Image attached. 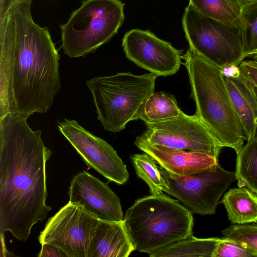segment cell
Masks as SVG:
<instances>
[{"label":"cell","mask_w":257,"mask_h":257,"mask_svg":"<svg viewBox=\"0 0 257 257\" xmlns=\"http://www.w3.org/2000/svg\"><path fill=\"white\" fill-rule=\"evenodd\" d=\"M28 117L10 112L0 118V234L9 231L23 241L52 209L46 204V164L52 152Z\"/></svg>","instance_id":"cell-1"},{"label":"cell","mask_w":257,"mask_h":257,"mask_svg":"<svg viewBox=\"0 0 257 257\" xmlns=\"http://www.w3.org/2000/svg\"><path fill=\"white\" fill-rule=\"evenodd\" d=\"M31 0H17L0 24V51L12 64L13 112L46 113L61 88L59 55L46 27L35 23Z\"/></svg>","instance_id":"cell-2"},{"label":"cell","mask_w":257,"mask_h":257,"mask_svg":"<svg viewBox=\"0 0 257 257\" xmlns=\"http://www.w3.org/2000/svg\"><path fill=\"white\" fill-rule=\"evenodd\" d=\"M195 101L196 114L223 146L238 153L245 135L227 88L223 68L201 56L190 48L181 56Z\"/></svg>","instance_id":"cell-3"},{"label":"cell","mask_w":257,"mask_h":257,"mask_svg":"<svg viewBox=\"0 0 257 257\" xmlns=\"http://www.w3.org/2000/svg\"><path fill=\"white\" fill-rule=\"evenodd\" d=\"M193 220L187 207L162 193L137 200L122 221L135 250L150 255L192 234Z\"/></svg>","instance_id":"cell-4"},{"label":"cell","mask_w":257,"mask_h":257,"mask_svg":"<svg viewBox=\"0 0 257 257\" xmlns=\"http://www.w3.org/2000/svg\"><path fill=\"white\" fill-rule=\"evenodd\" d=\"M156 75L131 72L99 76L86 81L93 98L97 119L104 129L119 132L131 121L138 120L154 91Z\"/></svg>","instance_id":"cell-5"},{"label":"cell","mask_w":257,"mask_h":257,"mask_svg":"<svg viewBox=\"0 0 257 257\" xmlns=\"http://www.w3.org/2000/svg\"><path fill=\"white\" fill-rule=\"evenodd\" d=\"M124 5L119 0L83 1L60 25L64 54L84 57L108 42L123 23Z\"/></svg>","instance_id":"cell-6"},{"label":"cell","mask_w":257,"mask_h":257,"mask_svg":"<svg viewBox=\"0 0 257 257\" xmlns=\"http://www.w3.org/2000/svg\"><path fill=\"white\" fill-rule=\"evenodd\" d=\"M182 24L189 48L214 64L223 68L239 65L246 58L240 20L222 22L205 16L189 4Z\"/></svg>","instance_id":"cell-7"},{"label":"cell","mask_w":257,"mask_h":257,"mask_svg":"<svg viewBox=\"0 0 257 257\" xmlns=\"http://www.w3.org/2000/svg\"><path fill=\"white\" fill-rule=\"evenodd\" d=\"M165 180L163 192L177 198L193 213H215L219 199L236 180L235 172L223 169L218 163L200 172L178 176L159 166Z\"/></svg>","instance_id":"cell-8"},{"label":"cell","mask_w":257,"mask_h":257,"mask_svg":"<svg viewBox=\"0 0 257 257\" xmlns=\"http://www.w3.org/2000/svg\"><path fill=\"white\" fill-rule=\"evenodd\" d=\"M145 124L146 130L137 138L150 144L202 152L217 159L223 148L196 113L182 111L174 118Z\"/></svg>","instance_id":"cell-9"},{"label":"cell","mask_w":257,"mask_h":257,"mask_svg":"<svg viewBox=\"0 0 257 257\" xmlns=\"http://www.w3.org/2000/svg\"><path fill=\"white\" fill-rule=\"evenodd\" d=\"M99 221L81 206L69 202L48 219L38 240L41 244L58 246L68 257H87Z\"/></svg>","instance_id":"cell-10"},{"label":"cell","mask_w":257,"mask_h":257,"mask_svg":"<svg viewBox=\"0 0 257 257\" xmlns=\"http://www.w3.org/2000/svg\"><path fill=\"white\" fill-rule=\"evenodd\" d=\"M57 125L89 167L118 184L127 181L126 166L106 142L85 130L76 120L65 119Z\"/></svg>","instance_id":"cell-11"},{"label":"cell","mask_w":257,"mask_h":257,"mask_svg":"<svg viewBox=\"0 0 257 257\" xmlns=\"http://www.w3.org/2000/svg\"><path fill=\"white\" fill-rule=\"evenodd\" d=\"M122 47L128 59L158 76L176 74L182 64V51L148 30L127 31Z\"/></svg>","instance_id":"cell-12"},{"label":"cell","mask_w":257,"mask_h":257,"mask_svg":"<svg viewBox=\"0 0 257 257\" xmlns=\"http://www.w3.org/2000/svg\"><path fill=\"white\" fill-rule=\"evenodd\" d=\"M69 202L78 204L100 220L119 222L123 215L120 199L108 185L85 171L72 179Z\"/></svg>","instance_id":"cell-13"},{"label":"cell","mask_w":257,"mask_h":257,"mask_svg":"<svg viewBox=\"0 0 257 257\" xmlns=\"http://www.w3.org/2000/svg\"><path fill=\"white\" fill-rule=\"evenodd\" d=\"M134 143L140 150L153 157L159 166L178 176L197 173L218 163L217 158L202 152L152 145L137 138Z\"/></svg>","instance_id":"cell-14"},{"label":"cell","mask_w":257,"mask_h":257,"mask_svg":"<svg viewBox=\"0 0 257 257\" xmlns=\"http://www.w3.org/2000/svg\"><path fill=\"white\" fill-rule=\"evenodd\" d=\"M135 250L123 221L99 220L87 257H127Z\"/></svg>","instance_id":"cell-15"},{"label":"cell","mask_w":257,"mask_h":257,"mask_svg":"<svg viewBox=\"0 0 257 257\" xmlns=\"http://www.w3.org/2000/svg\"><path fill=\"white\" fill-rule=\"evenodd\" d=\"M234 108L241 121L247 142L257 134V96L254 88L241 74L236 77L224 76Z\"/></svg>","instance_id":"cell-16"},{"label":"cell","mask_w":257,"mask_h":257,"mask_svg":"<svg viewBox=\"0 0 257 257\" xmlns=\"http://www.w3.org/2000/svg\"><path fill=\"white\" fill-rule=\"evenodd\" d=\"M233 224L257 222V196L245 187L230 189L220 202Z\"/></svg>","instance_id":"cell-17"},{"label":"cell","mask_w":257,"mask_h":257,"mask_svg":"<svg viewBox=\"0 0 257 257\" xmlns=\"http://www.w3.org/2000/svg\"><path fill=\"white\" fill-rule=\"evenodd\" d=\"M220 238H198L193 235L174 242L149 255L151 257H213Z\"/></svg>","instance_id":"cell-18"},{"label":"cell","mask_w":257,"mask_h":257,"mask_svg":"<svg viewBox=\"0 0 257 257\" xmlns=\"http://www.w3.org/2000/svg\"><path fill=\"white\" fill-rule=\"evenodd\" d=\"M182 111L174 95L154 91L147 100L139 119L145 123L156 122L177 117Z\"/></svg>","instance_id":"cell-19"},{"label":"cell","mask_w":257,"mask_h":257,"mask_svg":"<svg viewBox=\"0 0 257 257\" xmlns=\"http://www.w3.org/2000/svg\"><path fill=\"white\" fill-rule=\"evenodd\" d=\"M235 174L238 186L257 194V138L247 142L236 154Z\"/></svg>","instance_id":"cell-20"},{"label":"cell","mask_w":257,"mask_h":257,"mask_svg":"<svg viewBox=\"0 0 257 257\" xmlns=\"http://www.w3.org/2000/svg\"><path fill=\"white\" fill-rule=\"evenodd\" d=\"M189 4L205 16L222 22L240 20L241 7L236 0H189Z\"/></svg>","instance_id":"cell-21"},{"label":"cell","mask_w":257,"mask_h":257,"mask_svg":"<svg viewBox=\"0 0 257 257\" xmlns=\"http://www.w3.org/2000/svg\"><path fill=\"white\" fill-rule=\"evenodd\" d=\"M130 160L138 177L142 179L148 185L151 194L163 193L165 180L155 159L144 152L143 154L131 155Z\"/></svg>","instance_id":"cell-22"},{"label":"cell","mask_w":257,"mask_h":257,"mask_svg":"<svg viewBox=\"0 0 257 257\" xmlns=\"http://www.w3.org/2000/svg\"><path fill=\"white\" fill-rule=\"evenodd\" d=\"M240 19L246 57L257 53V2L241 7Z\"/></svg>","instance_id":"cell-23"},{"label":"cell","mask_w":257,"mask_h":257,"mask_svg":"<svg viewBox=\"0 0 257 257\" xmlns=\"http://www.w3.org/2000/svg\"><path fill=\"white\" fill-rule=\"evenodd\" d=\"M257 257V251L245 243L230 238L220 239L213 257Z\"/></svg>","instance_id":"cell-24"},{"label":"cell","mask_w":257,"mask_h":257,"mask_svg":"<svg viewBox=\"0 0 257 257\" xmlns=\"http://www.w3.org/2000/svg\"><path fill=\"white\" fill-rule=\"evenodd\" d=\"M221 233L225 237L244 242L257 251V225H231Z\"/></svg>","instance_id":"cell-25"},{"label":"cell","mask_w":257,"mask_h":257,"mask_svg":"<svg viewBox=\"0 0 257 257\" xmlns=\"http://www.w3.org/2000/svg\"><path fill=\"white\" fill-rule=\"evenodd\" d=\"M238 66L244 77L254 87L257 88V62L251 59L243 60Z\"/></svg>","instance_id":"cell-26"},{"label":"cell","mask_w":257,"mask_h":257,"mask_svg":"<svg viewBox=\"0 0 257 257\" xmlns=\"http://www.w3.org/2000/svg\"><path fill=\"white\" fill-rule=\"evenodd\" d=\"M38 257H68L67 254L58 246L50 244H42Z\"/></svg>","instance_id":"cell-27"},{"label":"cell","mask_w":257,"mask_h":257,"mask_svg":"<svg viewBox=\"0 0 257 257\" xmlns=\"http://www.w3.org/2000/svg\"><path fill=\"white\" fill-rule=\"evenodd\" d=\"M17 0H0V24L2 23L8 11Z\"/></svg>","instance_id":"cell-28"},{"label":"cell","mask_w":257,"mask_h":257,"mask_svg":"<svg viewBox=\"0 0 257 257\" xmlns=\"http://www.w3.org/2000/svg\"><path fill=\"white\" fill-rule=\"evenodd\" d=\"M223 74L226 77H236L241 74V70L238 65L232 64L223 69Z\"/></svg>","instance_id":"cell-29"},{"label":"cell","mask_w":257,"mask_h":257,"mask_svg":"<svg viewBox=\"0 0 257 257\" xmlns=\"http://www.w3.org/2000/svg\"><path fill=\"white\" fill-rule=\"evenodd\" d=\"M1 234V244H2V247H1V256H9L8 254L9 252L7 250L5 246V240H4V234Z\"/></svg>","instance_id":"cell-30"},{"label":"cell","mask_w":257,"mask_h":257,"mask_svg":"<svg viewBox=\"0 0 257 257\" xmlns=\"http://www.w3.org/2000/svg\"><path fill=\"white\" fill-rule=\"evenodd\" d=\"M239 5L241 7L245 5L257 2V0H236Z\"/></svg>","instance_id":"cell-31"},{"label":"cell","mask_w":257,"mask_h":257,"mask_svg":"<svg viewBox=\"0 0 257 257\" xmlns=\"http://www.w3.org/2000/svg\"><path fill=\"white\" fill-rule=\"evenodd\" d=\"M249 57L254 60L255 61L257 62V53L253 54L252 55L249 56Z\"/></svg>","instance_id":"cell-32"},{"label":"cell","mask_w":257,"mask_h":257,"mask_svg":"<svg viewBox=\"0 0 257 257\" xmlns=\"http://www.w3.org/2000/svg\"><path fill=\"white\" fill-rule=\"evenodd\" d=\"M254 90H255V94L256 95V96H257V88L255 87L254 88ZM256 137L257 138V134H256Z\"/></svg>","instance_id":"cell-33"}]
</instances>
